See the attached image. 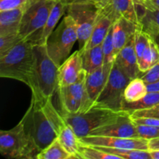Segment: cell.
<instances>
[{"label": "cell", "instance_id": "1", "mask_svg": "<svg viewBox=\"0 0 159 159\" xmlns=\"http://www.w3.org/2000/svg\"><path fill=\"white\" fill-rule=\"evenodd\" d=\"M35 57L34 43L22 40L6 54L0 56V76L26 84L34 89Z\"/></svg>", "mask_w": 159, "mask_h": 159}, {"label": "cell", "instance_id": "38", "mask_svg": "<svg viewBox=\"0 0 159 159\" xmlns=\"http://www.w3.org/2000/svg\"><path fill=\"white\" fill-rule=\"evenodd\" d=\"M148 146L149 150H159V138L149 140Z\"/></svg>", "mask_w": 159, "mask_h": 159}, {"label": "cell", "instance_id": "35", "mask_svg": "<svg viewBox=\"0 0 159 159\" xmlns=\"http://www.w3.org/2000/svg\"><path fill=\"white\" fill-rule=\"evenodd\" d=\"M30 0H0V11L11 10L28 5Z\"/></svg>", "mask_w": 159, "mask_h": 159}, {"label": "cell", "instance_id": "34", "mask_svg": "<svg viewBox=\"0 0 159 159\" xmlns=\"http://www.w3.org/2000/svg\"><path fill=\"white\" fill-rule=\"evenodd\" d=\"M141 78L147 84H152L159 81V62L155 64L148 71L143 73Z\"/></svg>", "mask_w": 159, "mask_h": 159}, {"label": "cell", "instance_id": "17", "mask_svg": "<svg viewBox=\"0 0 159 159\" xmlns=\"http://www.w3.org/2000/svg\"><path fill=\"white\" fill-rule=\"evenodd\" d=\"M28 5L11 10L0 11V36L19 34L23 14Z\"/></svg>", "mask_w": 159, "mask_h": 159}, {"label": "cell", "instance_id": "41", "mask_svg": "<svg viewBox=\"0 0 159 159\" xmlns=\"http://www.w3.org/2000/svg\"><path fill=\"white\" fill-rule=\"evenodd\" d=\"M68 5L73 4V3H81V2H94L96 0H64Z\"/></svg>", "mask_w": 159, "mask_h": 159}, {"label": "cell", "instance_id": "5", "mask_svg": "<svg viewBox=\"0 0 159 159\" xmlns=\"http://www.w3.org/2000/svg\"><path fill=\"white\" fill-rule=\"evenodd\" d=\"M76 41H78L76 23L71 16L65 14L46 42L48 54L57 66L60 67L69 57Z\"/></svg>", "mask_w": 159, "mask_h": 159}, {"label": "cell", "instance_id": "14", "mask_svg": "<svg viewBox=\"0 0 159 159\" xmlns=\"http://www.w3.org/2000/svg\"><path fill=\"white\" fill-rule=\"evenodd\" d=\"M113 66V65L104 64L91 72H86L85 85L89 98L94 105L107 84Z\"/></svg>", "mask_w": 159, "mask_h": 159}, {"label": "cell", "instance_id": "8", "mask_svg": "<svg viewBox=\"0 0 159 159\" xmlns=\"http://www.w3.org/2000/svg\"><path fill=\"white\" fill-rule=\"evenodd\" d=\"M100 8L94 2L68 5L66 14L71 16L77 26L79 51L85 49L90 38Z\"/></svg>", "mask_w": 159, "mask_h": 159}, {"label": "cell", "instance_id": "12", "mask_svg": "<svg viewBox=\"0 0 159 159\" xmlns=\"http://www.w3.org/2000/svg\"><path fill=\"white\" fill-rule=\"evenodd\" d=\"M84 72L82 53L78 50L71 54L58 68V87L75 83Z\"/></svg>", "mask_w": 159, "mask_h": 159}, {"label": "cell", "instance_id": "31", "mask_svg": "<svg viewBox=\"0 0 159 159\" xmlns=\"http://www.w3.org/2000/svg\"><path fill=\"white\" fill-rule=\"evenodd\" d=\"M102 48L104 54V64L113 65L116 61V54L115 53L113 40V26H111L107 37L104 39L102 43Z\"/></svg>", "mask_w": 159, "mask_h": 159}, {"label": "cell", "instance_id": "28", "mask_svg": "<svg viewBox=\"0 0 159 159\" xmlns=\"http://www.w3.org/2000/svg\"><path fill=\"white\" fill-rule=\"evenodd\" d=\"M60 100L61 113H75L80 112L79 102L65 89V87L59 86L57 90Z\"/></svg>", "mask_w": 159, "mask_h": 159}, {"label": "cell", "instance_id": "37", "mask_svg": "<svg viewBox=\"0 0 159 159\" xmlns=\"http://www.w3.org/2000/svg\"><path fill=\"white\" fill-rule=\"evenodd\" d=\"M135 124H146L159 127V119L151 117H134L131 116Z\"/></svg>", "mask_w": 159, "mask_h": 159}, {"label": "cell", "instance_id": "4", "mask_svg": "<svg viewBox=\"0 0 159 159\" xmlns=\"http://www.w3.org/2000/svg\"><path fill=\"white\" fill-rule=\"evenodd\" d=\"M125 110H113L99 105H94L84 113H61L67 124L71 126L78 138L86 137L96 129L116 120Z\"/></svg>", "mask_w": 159, "mask_h": 159}, {"label": "cell", "instance_id": "26", "mask_svg": "<svg viewBox=\"0 0 159 159\" xmlns=\"http://www.w3.org/2000/svg\"><path fill=\"white\" fill-rule=\"evenodd\" d=\"M103 152L116 155L120 159H152L149 150L119 148L94 146Z\"/></svg>", "mask_w": 159, "mask_h": 159}, {"label": "cell", "instance_id": "20", "mask_svg": "<svg viewBox=\"0 0 159 159\" xmlns=\"http://www.w3.org/2000/svg\"><path fill=\"white\" fill-rule=\"evenodd\" d=\"M140 26L150 35L152 33L159 31V9L148 6L138 8Z\"/></svg>", "mask_w": 159, "mask_h": 159}, {"label": "cell", "instance_id": "15", "mask_svg": "<svg viewBox=\"0 0 159 159\" xmlns=\"http://www.w3.org/2000/svg\"><path fill=\"white\" fill-rule=\"evenodd\" d=\"M138 25L124 16L118 18L113 25V40L115 53H118L134 37Z\"/></svg>", "mask_w": 159, "mask_h": 159}, {"label": "cell", "instance_id": "3", "mask_svg": "<svg viewBox=\"0 0 159 159\" xmlns=\"http://www.w3.org/2000/svg\"><path fill=\"white\" fill-rule=\"evenodd\" d=\"M20 121L39 153L57 138V133L43 112L42 102L34 96L31 97L30 104Z\"/></svg>", "mask_w": 159, "mask_h": 159}, {"label": "cell", "instance_id": "16", "mask_svg": "<svg viewBox=\"0 0 159 159\" xmlns=\"http://www.w3.org/2000/svg\"><path fill=\"white\" fill-rule=\"evenodd\" d=\"M134 37L118 53L116 58V63L119 65L124 73L130 78V80L137 77H141L142 75L140 71L139 66H138V61L136 51H135Z\"/></svg>", "mask_w": 159, "mask_h": 159}, {"label": "cell", "instance_id": "32", "mask_svg": "<svg viewBox=\"0 0 159 159\" xmlns=\"http://www.w3.org/2000/svg\"><path fill=\"white\" fill-rule=\"evenodd\" d=\"M22 40L20 34H9L0 36V56L6 54Z\"/></svg>", "mask_w": 159, "mask_h": 159}, {"label": "cell", "instance_id": "43", "mask_svg": "<svg viewBox=\"0 0 159 159\" xmlns=\"http://www.w3.org/2000/svg\"><path fill=\"white\" fill-rule=\"evenodd\" d=\"M149 36L153 39L154 41L157 43V45H158V47L159 48V31L152 33V34H151Z\"/></svg>", "mask_w": 159, "mask_h": 159}, {"label": "cell", "instance_id": "25", "mask_svg": "<svg viewBox=\"0 0 159 159\" xmlns=\"http://www.w3.org/2000/svg\"><path fill=\"white\" fill-rule=\"evenodd\" d=\"M42 108L48 120L51 123V126L58 136L62 129L67 125V122L63 115L61 114V113H59L54 107L52 103V98L47 99L45 102H42Z\"/></svg>", "mask_w": 159, "mask_h": 159}, {"label": "cell", "instance_id": "19", "mask_svg": "<svg viewBox=\"0 0 159 159\" xmlns=\"http://www.w3.org/2000/svg\"><path fill=\"white\" fill-rule=\"evenodd\" d=\"M67 8H68V4L64 0H56L47 20L46 24L43 29L41 38L39 43H46L48 37L55 29L59 20L65 14H66Z\"/></svg>", "mask_w": 159, "mask_h": 159}, {"label": "cell", "instance_id": "42", "mask_svg": "<svg viewBox=\"0 0 159 159\" xmlns=\"http://www.w3.org/2000/svg\"><path fill=\"white\" fill-rule=\"evenodd\" d=\"M148 6H153V7L155 8H158L159 9V0H148L147 4L144 6V7ZM143 7V8H144Z\"/></svg>", "mask_w": 159, "mask_h": 159}, {"label": "cell", "instance_id": "29", "mask_svg": "<svg viewBox=\"0 0 159 159\" xmlns=\"http://www.w3.org/2000/svg\"><path fill=\"white\" fill-rule=\"evenodd\" d=\"M81 142V141H80ZM78 158L82 159H120L116 155L107 153L97 148L81 142Z\"/></svg>", "mask_w": 159, "mask_h": 159}, {"label": "cell", "instance_id": "7", "mask_svg": "<svg viewBox=\"0 0 159 159\" xmlns=\"http://www.w3.org/2000/svg\"><path fill=\"white\" fill-rule=\"evenodd\" d=\"M0 153L7 158L37 159L39 152L20 121L13 128L0 131Z\"/></svg>", "mask_w": 159, "mask_h": 159}, {"label": "cell", "instance_id": "44", "mask_svg": "<svg viewBox=\"0 0 159 159\" xmlns=\"http://www.w3.org/2000/svg\"><path fill=\"white\" fill-rule=\"evenodd\" d=\"M148 2V0H134V2L136 6H138V8L144 7V6L147 4Z\"/></svg>", "mask_w": 159, "mask_h": 159}, {"label": "cell", "instance_id": "10", "mask_svg": "<svg viewBox=\"0 0 159 159\" xmlns=\"http://www.w3.org/2000/svg\"><path fill=\"white\" fill-rule=\"evenodd\" d=\"M89 135L128 138H139L136 124L132 120L130 113L127 111L112 122L92 131Z\"/></svg>", "mask_w": 159, "mask_h": 159}, {"label": "cell", "instance_id": "30", "mask_svg": "<svg viewBox=\"0 0 159 159\" xmlns=\"http://www.w3.org/2000/svg\"><path fill=\"white\" fill-rule=\"evenodd\" d=\"M151 40V37L149 34H148L144 30L142 29L140 25H138L137 27L136 31L134 37V48L136 51L138 61L141 59L143 53L149 45Z\"/></svg>", "mask_w": 159, "mask_h": 159}, {"label": "cell", "instance_id": "27", "mask_svg": "<svg viewBox=\"0 0 159 159\" xmlns=\"http://www.w3.org/2000/svg\"><path fill=\"white\" fill-rule=\"evenodd\" d=\"M71 158V155L63 147L61 143L56 138L43 150L37 155V159H68Z\"/></svg>", "mask_w": 159, "mask_h": 159}, {"label": "cell", "instance_id": "36", "mask_svg": "<svg viewBox=\"0 0 159 159\" xmlns=\"http://www.w3.org/2000/svg\"><path fill=\"white\" fill-rule=\"evenodd\" d=\"M131 116L134 117H151V118H158L159 119V105L155 106L148 109L144 110H136L132 112Z\"/></svg>", "mask_w": 159, "mask_h": 159}, {"label": "cell", "instance_id": "2", "mask_svg": "<svg viewBox=\"0 0 159 159\" xmlns=\"http://www.w3.org/2000/svg\"><path fill=\"white\" fill-rule=\"evenodd\" d=\"M35 57L34 89L32 96L40 102L52 98L58 88V68L48 54L46 43L34 44Z\"/></svg>", "mask_w": 159, "mask_h": 159}, {"label": "cell", "instance_id": "24", "mask_svg": "<svg viewBox=\"0 0 159 159\" xmlns=\"http://www.w3.org/2000/svg\"><path fill=\"white\" fill-rule=\"evenodd\" d=\"M148 93L147 84L141 77L131 79L124 90V100L126 102H135L144 97Z\"/></svg>", "mask_w": 159, "mask_h": 159}, {"label": "cell", "instance_id": "9", "mask_svg": "<svg viewBox=\"0 0 159 159\" xmlns=\"http://www.w3.org/2000/svg\"><path fill=\"white\" fill-rule=\"evenodd\" d=\"M130 81V78L115 61L107 84L95 105L108 107L116 111L123 110L124 90Z\"/></svg>", "mask_w": 159, "mask_h": 159}, {"label": "cell", "instance_id": "39", "mask_svg": "<svg viewBox=\"0 0 159 159\" xmlns=\"http://www.w3.org/2000/svg\"><path fill=\"white\" fill-rule=\"evenodd\" d=\"M148 92H159V81L147 85Z\"/></svg>", "mask_w": 159, "mask_h": 159}, {"label": "cell", "instance_id": "21", "mask_svg": "<svg viewBox=\"0 0 159 159\" xmlns=\"http://www.w3.org/2000/svg\"><path fill=\"white\" fill-rule=\"evenodd\" d=\"M81 53L83 68L87 73L91 72L104 65V54L102 44L89 48Z\"/></svg>", "mask_w": 159, "mask_h": 159}, {"label": "cell", "instance_id": "45", "mask_svg": "<svg viewBox=\"0 0 159 159\" xmlns=\"http://www.w3.org/2000/svg\"><path fill=\"white\" fill-rule=\"evenodd\" d=\"M152 159H159V150H149Z\"/></svg>", "mask_w": 159, "mask_h": 159}, {"label": "cell", "instance_id": "13", "mask_svg": "<svg viewBox=\"0 0 159 159\" xmlns=\"http://www.w3.org/2000/svg\"><path fill=\"white\" fill-rule=\"evenodd\" d=\"M114 22V17H113L110 8L108 6L101 8L89 40L85 49L82 51L89 49V48L97 46V45L102 44Z\"/></svg>", "mask_w": 159, "mask_h": 159}, {"label": "cell", "instance_id": "6", "mask_svg": "<svg viewBox=\"0 0 159 159\" xmlns=\"http://www.w3.org/2000/svg\"><path fill=\"white\" fill-rule=\"evenodd\" d=\"M56 0H30L22 20L20 34L34 44L40 43L43 29Z\"/></svg>", "mask_w": 159, "mask_h": 159}, {"label": "cell", "instance_id": "18", "mask_svg": "<svg viewBox=\"0 0 159 159\" xmlns=\"http://www.w3.org/2000/svg\"><path fill=\"white\" fill-rule=\"evenodd\" d=\"M107 6L111 10L115 21L124 16L135 24H140L139 12L134 0H110Z\"/></svg>", "mask_w": 159, "mask_h": 159}, {"label": "cell", "instance_id": "40", "mask_svg": "<svg viewBox=\"0 0 159 159\" xmlns=\"http://www.w3.org/2000/svg\"><path fill=\"white\" fill-rule=\"evenodd\" d=\"M110 0H96L95 2L101 9V8H104L105 6H107L110 2Z\"/></svg>", "mask_w": 159, "mask_h": 159}, {"label": "cell", "instance_id": "33", "mask_svg": "<svg viewBox=\"0 0 159 159\" xmlns=\"http://www.w3.org/2000/svg\"><path fill=\"white\" fill-rule=\"evenodd\" d=\"M139 138L145 139H153L159 138V127L146 124H136Z\"/></svg>", "mask_w": 159, "mask_h": 159}, {"label": "cell", "instance_id": "22", "mask_svg": "<svg viewBox=\"0 0 159 159\" xmlns=\"http://www.w3.org/2000/svg\"><path fill=\"white\" fill-rule=\"evenodd\" d=\"M57 138L67 152L71 155V158H78V153L81 142L71 126L67 124V125L60 132Z\"/></svg>", "mask_w": 159, "mask_h": 159}, {"label": "cell", "instance_id": "11", "mask_svg": "<svg viewBox=\"0 0 159 159\" xmlns=\"http://www.w3.org/2000/svg\"><path fill=\"white\" fill-rule=\"evenodd\" d=\"M79 140L83 144L93 146H103V147L138 149V150H149V140L142 138H128L89 135V136L80 138Z\"/></svg>", "mask_w": 159, "mask_h": 159}, {"label": "cell", "instance_id": "23", "mask_svg": "<svg viewBox=\"0 0 159 159\" xmlns=\"http://www.w3.org/2000/svg\"><path fill=\"white\" fill-rule=\"evenodd\" d=\"M157 105H159V92H148L144 97L135 102H130L124 100L122 109L131 113L136 110L148 109Z\"/></svg>", "mask_w": 159, "mask_h": 159}]
</instances>
